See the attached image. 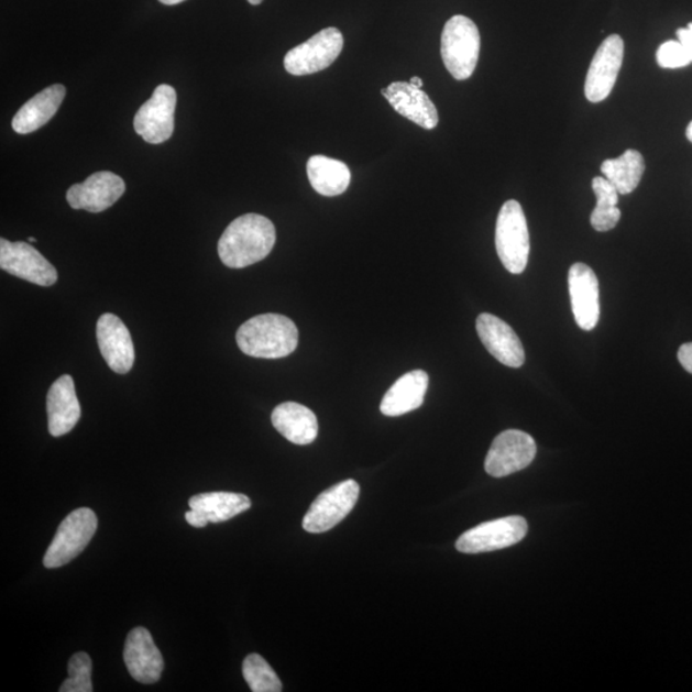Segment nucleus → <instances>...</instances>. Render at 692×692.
<instances>
[{
	"instance_id": "nucleus-1",
	"label": "nucleus",
	"mask_w": 692,
	"mask_h": 692,
	"mask_svg": "<svg viewBox=\"0 0 692 692\" xmlns=\"http://www.w3.org/2000/svg\"><path fill=\"white\" fill-rule=\"evenodd\" d=\"M276 243V230L267 217L248 213L229 224L219 241V255L230 268H245L266 259Z\"/></svg>"
},
{
	"instance_id": "nucleus-2",
	"label": "nucleus",
	"mask_w": 692,
	"mask_h": 692,
	"mask_svg": "<svg viewBox=\"0 0 692 692\" xmlns=\"http://www.w3.org/2000/svg\"><path fill=\"white\" fill-rule=\"evenodd\" d=\"M237 343L241 352L249 356L278 360L295 352L299 331L286 316L260 315L240 326Z\"/></svg>"
},
{
	"instance_id": "nucleus-3",
	"label": "nucleus",
	"mask_w": 692,
	"mask_h": 692,
	"mask_svg": "<svg viewBox=\"0 0 692 692\" xmlns=\"http://www.w3.org/2000/svg\"><path fill=\"white\" fill-rule=\"evenodd\" d=\"M481 36L476 23L465 15L450 19L441 34L442 62L455 80H466L476 69Z\"/></svg>"
},
{
	"instance_id": "nucleus-4",
	"label": "nucleus",
	"mask_w": 692,
	"mask_h": 692,
	"mask_svg": "<svg viewBox=\"0 0 692 692\" xmlns=\"http://www.w3.org/2000/svg\"><path fill=\"white\" fill-rule=\"evenodd\" d=\"M495 246L505 270L513 275L523 274L530 256V232L517 200L505 201L497 216Z\"/></svg>"
},
{
	"instance_id": "nucleus-5",
	"label": "nucleus",
	"mask_w": 692,
	"mask_h": 692,
	"mask_svg": "<svg viewBox=\"0 0 692 692\" xmlns=\"http://www.w3.org/2000/svg\"><path fill=\"white\" fill-rule=\"evenodd\" d=\"M98 528V518L89 508H79L62 520L56 536L44 556L45 569H58L80 556Z\"/></svg>"
},
{
	"instance_id": "nucleus-6",
	"label": "nucleus",
	"mask_w": 692,
	"mask_h": 692,
	"mask_svg": "<svg viewBox=\"0 0 692 692\" xmlns=\"http://www.w3.org/2000/svg\"><path fill=\"white\" fill-rule=\"evenodd\" d=\"M344 37L337 28H328L306 43L287 52L284 66L294 76H306L322 72L338 59L343 51Z\"/></svg>"
},
{
	"instance_id": "nucleus-7",
	"label": "nucleus",
	"mask_w": 692,
	"mask_h": 692,
	"mask_svg": "<svg viewBox=\"0 0 692 692\" xmlns=\"http://www.w3.org/2000/svg\"><path fill=\"white\" fill-rule=\"evenodd\" d=\"M360 497V485L347 480L325 490L310 505L303 528L309 534L328 532L353 510Z\"/></svg>"
},
{
	"instance_id": "nucleus-8",
	"label": "nucleus",
	"mask_w": 692,
	"mask_h": 692,
	"mask_svg": "<svg viewBox=\"0 0 692 692\" xmlns=\"http://www.w3.org/2000/svg\"><path fill=\"white\" fill-rule=\"evenodd\" d=\"M528 526L520 516L504 517L481 524L464 532L455 543L464 554L486 553L516 546L525 539Z\"/></svg>"
},
{
	"instance_id": "nucleus-9",
	"label": "nucleus",
	"mask_w": 692,
	"mask_h": 692,
	"mask_svg": "<svg viewBox=\"0 0 692 692\" xmlns=\"http://www.w3.org/2000/svg\"><path fill=\"white\" fill-rule=\"evenodd\" d=\"M176 103V90L163 84L155 88L152 98L139 108L134 128L146 143L161 144L173 136Z\"/></svg>"
},
{
	"instance_id": "nucleus-10",
	"label": "nucleus",
	"mask_w": 692,
	"mask_h": 692,
	"mask_svg": "<svg viewBox=\"0 0 692 692\" xmlns=\"http://www.w3.org/2000/svg\"><path fill=\"white\" fill-rule=\"evenodd\" d=\"M535 455L536 444L530 435L519 430L504 431L488 450L485 471L496 479L509 476L527 469Z\"/></svg>"
},
{
	"instance_id": "nucleus-11",
	"label": "nucleus",
	"mask_w": 692,
	"mask_h": 692,
	"mask_svg": "<svg viewBox=\"0 0 692 692\" xmlns=\"http://www.w3.org/2000/svg\"><path fill=\"white\" fill-rule=\"evenodd\" d=\"M0 267L15 277L39 286L57 283L58 274L50 261L25 241L0 240Z\"/></svg>"
},
{
	"instance_id": "nucleus-12",
	"label": "nucleus",
	"mask_w": 692,
	"mask_h": 692,
	"mask_svg": "<svg viewBox=\"0 0 692 692\" xmlns=\"http://www.w3.org/2000/svg\"><path fill=\"white\" fill-rule=\"evenodd\" d=\"M625 43L617 34L605 39L587 72L585 96L591 103H601L609 97L624 64Z\"/></svg>"
},
{
	"instance_id": "nucleus-13",
	"label": "nucleus",
	"mask_w": 692,
	"mask_h": 692,
	"mask_svg": "<svg viewBox=\"0 0 692 692\" xmlns=\"http://www.w3.org/2000/svg\"><path fill=\"white\" fill-rule=\"evenodd\" d=\"M124 190H127V185L119 175L110 171H100L83 184L73 185L66 198L74 209L100 213L111 208L123 196Z\"/></svg>"
},
{
	"instance_id": "nucleus-14",
	"label": "nucleus",
	"mask_w": 692,
	"mask_h": 692,
	"mask_svg": "<svg viewBox=\"0 0 692 692\" xmlns=\"http://www.w3.org/2000/svg\"><path fill=\"white\" fill-rule=\"evenodd\" d=\"M123 660L131 678L144 685L158 682L165 668V660L150 631L135 627L127 637Z\"/></svg>"
},
{
	"instance_id": "nucleus-15",
	"label": "nucleus",
	"mask_w": 692,
	"mask_h": 692,
	"mask_svg": "<svg viewBox=\"0 0 692 692\" xmlns=\"http://www.w3.org/2000/svg\"><path fill=\"white\" fill-rule=\"evenodd\" d=\"M190 510L185 513L186 523L204 528L208 524L227 523L252 507V501L244 494L205 493L190 497Z\"/></svg>"
},
{
	"instance_id": "nucleus-16",
	"label": "nucleus",
	"mask_w": 692,
	"mask_h": 692,
	"mask_svg": "<svg viewBox=\"0 0 692 692\" xmlns=\"http://www.w3.org/2000/svg\"><path fill=\"white\" fill-rule=\"evenodd\" d=\"M569 287L572 312L579 328L594 330L601 318V293L595 272L587 264L574 263L569 272Z\"/></svg>"
},
{
	"instance_id": "nucleus-17",
	"label": "nucleus",
	"mask_w": 692,
	"mask_h": 692,
	"mask_svg": "<svg viewBox=\"0 0 692 692\" xmlns=\"http://www.w3.org/2000/svg\"><path fill=\"white\" fill-rule=\"evenodd\" d=\"M97 340L105 361L116 373L124 375L135 362V348L121 318L106 314L97 323Z\"/></svg>"
},
{
	"instance_id": "nucleus-18",
	"label": "nucleus",
	"mask_w": 692,
	"mask_h": 692,
	"mask_svg": "<svg viewBox=\"0 0 692 692\" xmlns=\"http://www.w3.org/2000/svg\"><path fill=\"white\" fill-rule=\"evenodd\" d=\"M476 329L482 344L495 360L507 367L519 369L525 363V349L515 330L494 315L477 317Z\"/></svg>"
},
{
	"instance_id": "nucleus-19",
	"label": "nucleus",
	"mask_w": 692,
	"mask_h": 692,
	"mask_svg": "<svg viewBox=\"0 0 692 692\" xmlns=\"http://www.w3.org/2000/svg\"><path fill=\"white\" fill-rule=\"evenodd\" d=\"M394 110L426 130H433L439 123L438 108L425 91L410 83H393L381 90Z\"/></svg>"
},
{
	"instance_id": "nucleus-20",
	"label": "nucleus",
	"mask_w": 692,
	"mask_h": 692,
	"mask_svg": "<svg viewBox=\"0 0 692 692\" xmlns=\"http://www.w3.org/2000/svg\"><path fill=\"white\" fill-rule=\"evenodd\" d=\"M46 411H48V427L52 437H64L74 430L81 417V408L72 376H61L51 386L48 396H46Z\"/></svg>"
},
{
	"instance_id": "nucleus-21",
	"label": "nucleus",
	"mask_w": 692,
	"mask_h": 692,
	"mask_svg": "<svg viewBox=\"0 0 692 692\" xmlns=\"http://www.w3.org/2000/svg\"><path fill=\"white\" fill-rule=\"evenodd\" d=\"M429 375L422 370L403 375L385 394L380 406L381 414L399 417L421 407L429 388Z\"/></svg>"
},
{
	"instance_id": "nucleus-22",
	"label": "nucleus",
	"mask_w": 692,
	"mask_h": 692,
	"mask_svg": "<svg viewBox=\"0 0 692 692\" xmlns=\"http://www.w3.org/2000/svg\"><path fill=\"white\" fill-rule=\"evenodd\" d=\"M272 425L286 440L297 446L312 444L318 435V421L312 410L299 403L286 402L272 411Z\"/></svg>"
},
{
	"instance_id": "nucleus-23",
	"label": "nucleus",
	"mask_w": 692,
	"mask_h": 692,
	"mask_svg": "<svg viewBox=\"0 0 692 692\" xmlns=\"http://www.w3.org/2000/svg\"><path fill=\"white\" fill-rule=\"evenodd\" d=\"M66 97L64 85L56 84L31 98L21 110L15 113L12 128L18 134L26 135L42 129L59 110Z\"/></svg>"
},
{
	"instance_id": "nucleus-24",
	"label": "nucleus",
	"mask_w": 692,
	"mask_h": 692,
	"mask_svg": "<svg viewBox=\"0 0 692 692\" xmlns=\"http://www.w3.org/2000/svg\"><path fill=\"white\" fill-rule=\"evenodd\" d=\"M307 174L312 188L325 197H338L345 193L352 178L344 162L325 155L309 158Z\"/></svg>"
},
{
	"instance_id": "nucleus-25",
	"label": "nucleus",
	"mask_w": 692,
	"mask_h": 692,
	"mask_svg": "<svg viewBox=\"0 0 692 692\" xmlns=\"http://www.w3.org/2000/svg\"><path fill=\"white\" fill-rule=\"evenodd\" d=\"M602 173L622 196L631 194L639 186L645 173V162L640 152L628 150L616 160H606Z\"/></svg>"
},
{
	"instance_id": "nucleus-26",
	"label": "nucleus",
	"mask_w": 692,
	"mask_h": 692,
	"mask_svg": "<svg viewBox=\"0 0 692 692\" xmlns=\"http://www.w3.org/2000/svg\"><path fill=\"white\" fill-rule=\"evenodd\" d=\"M593 190L596 197V207L591 213V227L598 232L611 231L617 227L620 220L618 205V191L605 177H595Z\"/></svg>"
},
{
	"instance_id": "nucleus-27",
	"label": "nucleus",
	"mask_w": 692,
	"mask_h": 692,
	"mask_svg": "<svg viewBox=\"0 0 692 692\" xmlns=\"http://www.w3.org/2000/svg\"><path fill=\"white\" fill-rule=\"evenodd\" d=\"M244 679L253 692H279L283 683L272 667L259 655H249L243 663Z\"/></svg>"
},
{
	"instance_id": "nucleus-28",
	"label": "nucleus",
	"mask_w": 692,
	"mask_h": 692,
	"mask_svg": "<svg viewBox=\"0 0 692 692\" xmlns=\"http://www.w3.org/2000/svg\"><path fill=\"white\" fill-rule=\"evenodd\" d=\"M92 663L87 652H76L68 663V679L62 683L61 692H91Z\"/></svg>"
},
{
	"instance_id": "nucleus-29",
	"label": "nucleus",
	"mask_w": 692,
	"mask_h": 692,
	"mask_svg": "<svg viewBox=\"0 0 692 692\" xmlns=\"http://www.w3.org/2000/svg\"><path fill=\"white\" fill-rule=\"evenodd\" d=\"M658 65L662 68H682L692 64L690 54L679 41L666 42L657 52Z\"/></svg>"
},
{
	"instance_id": "nucleus-30",
	"label": "nucleus",
	"mask_w": 692,
	"mask_h": 692,
	"mask_svg": "<svg viewBox=\"0 0 692 692\" xmlns=\"http://www.w3.org/2000/svg\"><path fill=\"white\" fill-rule=\"evenodd\" d=\"M679 361L692 375V343L683 344L679 350Z\"/></svg>"
},
{
	"instance_id": "nucleus-31",
	"label": "nucleus",
	"mask_w": 692,
	"mask_h": 692,
	"mask_svg": "<svg viewBox=\"0 0 692 692\" xmlns=\"http://www.w3.org/2000/svg\"><path fill=\"white\" fill-rule=\"evenodd\" d=\"M678 39L679 42L685 46L692 61V22L689 23L688 28L678 30Z\"/></svg>"
},
{
	"instance_id": "nucleus-32",
	"label": "nucleus",
	"mask_w": 692,
	"mask_h": 692,
	"mask_svg": "<svg viewBox=\"0 0 692 692\" xmlns=\"http://www.w3.org/2000/svg\"><path fill=\"white\" fill-rule=\"evenodd\" d=\"M411 85H415V87L421 89L424 87V81L421 79H419V77L414 76L411 77L410 81Z\"/></svg>"
},
{
	"instance_id": "nucleus-33",
	"label": "nucleus",
	"mask_w": 692,
	"mask_h": 692,
	"mask_svg": "<svg viewBox=\"0 0 692 692\" xmlns=\"http://www.w3.org/2000/svg\"><path fill=\"white\" fill-rule=\"evenodd\" d=\"M160 2L166 6H176L185 2V0H160Z\"/></svg>"
},
{
	"instance_id": "nucleus-34",
	"label": "nucleus",
	"mask_w": 692,
	"mask_h": 692,
	"mask_svg": "<svg viewBox=\"0 0 692 692\" xmlns=\"http://www.w3.org/2000/svg\"><path fill=\"white\" fill-rule=\"evenodd\" d=\"M686 136L690 140V142L692 143V121L689 123V127L686 129Z\"/></svg>"
},
{
	"instance_id": "nucleus-35",
	"label": "nucleus",
	"mask_w": 692,
	"mask_h": 692,
	"mask_svg": "<svg viewBox=\"0 0 692 692\" xmlns=\"http://www.w3.org/2000/svg\"><path fill=\"white\" fill-rule=\"evenodd\" d=\"M249 3L253 4V6H259L263 2V0H248Z\"/></svg>"
},
{
	"instance_id": "nucleus-36",
	"label": "nucleus",
	"mask_w": 692,
	"mask_h": 692,
	"mask_svg": "<svg viewBox=\"0 0 692 692\" xmlns=\"http://www.w3.org/2000/svg\"><path fill=\"white\" fill-rule=\"evenodd\" d=\"M30 243H35L36 239L35 238H29Z\"/></svg>"
}]
</instances>
